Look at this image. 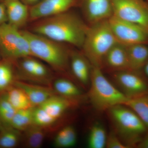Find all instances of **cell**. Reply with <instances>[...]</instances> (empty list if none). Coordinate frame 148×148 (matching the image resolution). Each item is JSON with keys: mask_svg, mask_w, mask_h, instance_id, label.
I'll return each instance as SVG.
<instances>
[{"mask_svg": "<svg viewBox=\"0 0 148 148\" xmlns=\"http://www.w3.org/2000/svg\"><path fill=\"white\" fill-rule=\"evenodd\" d=\"M88 26L69 10L35 21L32 32L56 41L82 48Z\"/></svg>", "mask_w": 148, "mask_h": 148, "instance_id": "cell-1", "label": "cell"}, {"mask_svg": "<svg viewBox=\"0 0 148 148\" xmlns=\"http://www.w3.org/2000/svg\"><path fill=\"white\" fill-rule=\"evenodd\" d=\"M108 19L88 26L82 47L84 54L92 66L101 69L106 54L117 43Z\"/></svg>", "mask_w": 148, "mask_h": 148, "instance_id": "cell-2", "label": "cell"}, {"mask_svg": "<svg viewBox=\"0 0 148 148\" xmlns=\"http://www.w3.org/2000/svg\"><path fill=\"white\" fill-rule=\"evenodd\" d=\"M29 42L32 56L45 62L55 71H66L70 53L62 43L29 31H21Z\"/></svg>", "mask_w": 148, "mask_h": 148, "instance_id": "cell-3", "label": "cell"}, {"mask_svg": "<svg viewBox=\"0 0 148 148\" xmlns=\"http://www.w3.org/2000/svg\"><path fill=\"white\" fill-rule=\"evenodd\" d=\"M115 133L125 145L140 143L148 127L137 114L125 105H116L108 110Z\"/></svg>", "mask_w": 148, "mask_h": 148, "instance_id": "cell-4", "label": "cell"}, {"mask_svg": "<svg viewBox=\"0 0 148 148\" xmlns=\"http://www.w3.org/2000/svg\"><path fill=\"white\" fill-rule=\"evenodd\" d=\"M88 97L98 111L108 110L118 105H124L128 98L107 79L101 69L92 66Z\"/></svg>", "mask_w": 148, "mask_h": 148, "instance_id": "cell-5", "label": "cell"}, {"mask_svg": "<svg viewBox=\"0 0 148 148\" xmlns=\"http://www.w3.org/2000/svg\"><path fill=\"white\" fill-rule=\"evenodd\" d=\"M0 52L3 59L14 63L32 56L29 42L21 31L7 22L0 25Z\"/></svg>", "mask_w": 148, "mask_h": 148, "instance_id": "cell-6", "label": "cell"}, {"mask_svg": "<svg viewBox=\"0 0 148 148\" xmlns=\"http://www.w3.org/2000/svg\"><path fill=\"white\" fill-rule=\"evenodd\" d=\"M15 64L17 80L51 87L54 80L52 71L39 59L29 56L18 59Z\"/></svg>", "mask_w": 148, "mask_h": 148, "instance_id": "cell-7", "label": "cell"}, {"mask_svg": "<svg viewBox=\"0 0 148 148\" xmlns=\"http://www.w3.org/2000/svg\"><path fill=\"white\" fill-rule=\"evenodd\" d=\"M113 15L139 25L148 32V6L142 0H110Z\"/></svg>", "mask_w": 148, "mask_h": 148, "instance_id": "cell-8", "label": "cell"}, {"mask_svg": "<svg viewBox=\"0 0 148 148\" xmlns=\"http://www.w3.org/2000/svg\"><path fill=\"white\" fill-rule=\"evenodd\" d=\"M108 21L118 42L125 46L148 43V32L143 27L114 15Z\"/></svg>", "mask_w": 148, "mask_h": 148, "instance_id": "cell-9", "label": "cell"}, {"mask_svg": "<svg viewBox=\"0 0 148 148\" xmlns=\"http://www.w3.org/2000/svg\"><path fill=\"white\" fill-rule=\"evenodd\" d=\"M113 78L119 90L128 99L136 98L148 94V84L135 71H116Z\"/></svg>", "mask_w": 148, "mask_h": 148, "instance_id": "cell-10", "label": "cell"}, {"mask_svg": "<svg viewBox=\"0 0 148 148\" xmlns=\"http://www.w3.org/2000/svg\"><path fill=\"white\" fill-rule=\"evenodd\" d=\"M76 0H41L29 7V20L36 21L70 10Z\"/></svg>", "mask_w": 148, "mask_h": 148, "instance_id": "cell-11", "label": "cell"}, {"mask_svg": "<svg viewBox=\"0 0 148 148\" xmlns=\"http://www.w3.org/2000/svg\"><path fill=\"white\" fill-rule=\"evenodd\" d=\"M85 17L90 24L109 19L113 15L110 0H81Z\"/></svg>", "mask_w": 148, "mask_h": 148, "instance_id": "cell-12", "label": "cell"}, {"mask_svg": "<svg viewBox=\"0 0 148 148\" xmlns=\"http://www.w3.org/2000/svg\"><path fill=\"white\" fill-rule=\"evenodd\" d=\"M7 23L18 29L29 20V7L21 0H3Z\"/></svg>", "mask_w": 148, "mask_h": 148, "instance_id": "cell-13", "label": "cell"}, {"mask_svg": "<svg viewBox=\"0 0 148 148\" xmlns=\"http://www.w3.org/2000/svg\"><path fill=\"white\" fill-rule=\"evenodd\" d=\"M13 85L24 90L34 107L40 106L51 96L58 95L50 86L29 83L17 80L14 82Z\"/></svg>", "mask_w": 148, "mask_h": 148, "instance_id": "cell-14", "label": "cell"}, {"mask_svg": "<svg viewBox=\"0 0 148 148\" xmlns=\"http://www.w3.org/2000/svg\"><path fill=\"white\" fill-rule=\"evenodd\" d=\"M70 64L72 73L77 80L83 86H87L90 84L92 67L84 54L77 52L70 53Z\"/></svg>", "mask_w": 148, "mask_h": 148, "instance_id": "cell-15", "label": "cell"}, {"mask_svg": "<svg viewBox=\"0 0 148 148\" xmlns=\"http://www.w3.org/2000/svg\"><path fill=\"white\" fill-rule=\"evenodd\" d=\"M104 64L115 72L130 71L125 46L119 42L114 45L106 54Z\"/></svg>", "mask_w": 148, "mask_h": 148, "instance_id": "cell-16", "label": "cell"}, {"mask_svg": "<svg viewBox=\"0 0 148 148\" xmlns=\"http://www.w3.org/2000/svg\"><path fill=\"white\" fill-rule=\"evenodd\" d=\"M76 100L55 95L39 106L56 119L59 120L66 111L76 104Z\"/></svg>", "mask_w": 148, "mask_h": 148, "instance_id": "cell-17", "label": "cell"}, {"mask_svg": "<svg viewBox=\"0 0 148 148\" xmlns=\"http://www.w3.org/2000/svg\"><path fill=\"white\" fill-rule=\"evenodd\" d=\"M130 70L137 71L145 66L148 61V47L144 44L125 46Z\"/></svg>", "mask_w": 148, "mask_h": 148, "instance_id": "cell-18", "label": "cell"}, {"mask_svg": "<svg viewBox=\"0 0 148 148\" xmlns=\"http://www.w3.org/2000/svg\"><path fill=\"white\" fill-rule=\"evenodd\" d=\"M46 129L33 123L22 132L21 142L23 146L29 148L40 147L46 137Z\"/></svg>", "mask_w": 148, "mask_h": 148, "instance_id": "cell-19", "label": "cell"}, {"mask_svg": "<svg viewBox=\"0 0 148 148\" xmlns=\"http://www.w3.org/2000/svg\"><path fill=\"white\" fill-rule=\"evenodd\" d=\"M51 87L58 95L77 100L82 95V92L73 82L64 78L53 80Z\"/></svg>", "mask_w": 148, "mask_h": 148, "instance_id": "cell-20", "label": "cell"}, {"mask_svg": "<svg viewBox=\"0 0 148 148\" xmlns=\"http://www.w3.org/2000/svg\"><path fill=\"white\" fill-rule=\"evenodd\" d=\"M3 92L9 102L16 110L34 107L26 92L18 86L13 85Z\"/></svg>", "mask_w": 148, "mask_h": 148, "instance_id": "cell-21", "label": "cell"}, {"mask_svg": "<svg viewBox=\"0 0 148 148\" xmlns=\"http://www.w3.org/2000/svg\"><path fill=\"white\" fill-rule=\"evenodd\" d=\"M14 63L4 59L0 61V92H5L16 80Z\"/></svg>", "mask_w": 148, "mask_h": 148, "instance_id": "cell-22", "label": "cell"}, {"mask_svg": "<svg viewBox=\"0 0 148 148\" xmlns=\"http://www.w3.org/2000/svg\"><path fill=\"white\" fill-rule=\"evenodd\" d=\"M77 141V134L75 127L71 125H66L56 135L53 145L56 148L72 147L75 145Z\"/></svg>", "mask_w": 148, "mask_h": 148, "instance_id": "cell-23", "label": "cell"}, {"mask_svg": "<svg viewBox=\"0 0 148 148\" xmlns=\"http://www.w3.org/2000/svg\"><path fill=\"white\" fill-rule=\"evenodd\" d=\"M21 132L11 126L3 125L0 131V148H14L22 141Z\"/></svg>", "mask_w": 148, "mask_h": 148, "instance_id": "cell-24", "label": "cell"}, {"mask_svg": "<svg viewBox=\"0 0 148 148\" xmlns=\"http://www.w3.org/2000/svg\"><path fill=\"white\" fill-rule=\"evenodd\" d=\"M106 130L102 124L95 123L90 127L88 139V146L90 148L106 147L107 138Z\"/></svg>", "mask_w": 148, "mask_h": 148, "instance_id": "cell-25", "label": "cell"}, {"mask_svg": "<svg viewBox=\"0 0 148 148\" xmlns=\"http://www.w3.org/2000/svg\"><path fill=\"white\" fill-rule=\"evenodd\" d=\"M124 105L134 111L148 128V94L128 99Z\"/></svg>", "mask_w": 148, "mask_h": 148, "instance_id": "cell-26", "label": "cell"}, {"mask_svg": "<svg viewBox=\"0 0 148 148\" xmlns=\"http://www.w3.org/2000/svg\"><path fill=\"white\" fill-rule=\"evenodd\" d=\"M34 108L16 110L11 123L10 126L21 132L31 126L33 124Z\"/></svg>", "mask_w": 148, "mask_h": 148, "instance_id": "cell-27", "label": "cell"}, {"mask_svg": "<svg viewBox=\"0 0 148 148\" xmlns=\"http://www.w3.org/2000/svg\"><path fill=\"white\" fill-rule=\"evenodd\" d=\"M16 110L9 102L4 92L0 95V121L4 126H10Z\"/></svg>", "mask_w": 148, "mask_h": 148, "instance_id": "cell-28", "label": "cell"}, {"mask_svg": "<svg viewBox=\"0 0 148 148\" xmlns=\"http://www.w3.org/2000/svg\"><path fill=\"white\" fill-rule=\"evenodd\" d=\"M58 120L48 114L39 106L33 108V123L47 128L52 126Z\"/></svg>", "mask_w": 148, "mask_h": 148, "instance_id": "cell-29", "label": "cell"}, {"mask_svg": "<svg viewBox=\"0 0 148 148\" xmlns=\"http://www.w3.org/2000/svg\"><path fill=\"white\" fill-rule=\"evenodd\" d=\"M106 147L108 148H127L126 145L122 142L114 132L112 131L107 136Z\"/></svg>", "mask_w": 148, "mask_h": 148, "instance_id": "cell-30", "label": "cell"}, {"mask_svg": "<svg viewBox=\"0 0 148 148\" xmlns=\"http://www.w3.org/2000/svg\"><path fill=\"white\" fill-rule=\"evenodd\" d=\"M7 22V17L3 3L0 2V25Z\"/></svg>", "mask_w": 148, "mask_h": 148, "instance_id": "cell-31", "label": "cell"}, {"mask_svg": "<svg viewBox=\"0 0 148 148\" xmlns=\"http://www.w3.org/2000/svg\"><path fill=\"white\" fill-rule=\"evenodd\" d=\"M138 147L140 148H148V135L140 142Z\"/></svg>", "mask_w": 148, "mask_h": 148, "instance_id": "cell-32", "label": "cell"}, {"mask_svg": "<svg viewBox=\"0 0 148 148\" xmlns=\"http://www.w3.org/2000/svg\"><path fill=\"white\" fill-rule=\"evenodd\" d=\"M21 1L25 4L30 7L39 2L41 0H21Z\"/></svg>", "mask_w": 148, "mask_h": 148, "instance_id": "cell-33", "label": "cell"}, {"mask_svg": "<svg viewBox=\"0 0 148 148\" xmlns=\"http://www.w3.org/2000/svg\"><path fill=\"white\" fill-rule=\"evenodd\" d=\"M145 71L146 75L148 76V61L145 66Z\"/></svg>", "mask_w": 148, "mask_h": 148, "instance_id": "cell-34", "label": "cell"}, {"mask_svg": "<svg viewBox=\"0 0 148 148\" xmlns=\"http://www.w3.org/2000/svg\"><path fill=\"white\" fill-rule=\"evenodd\" d=\"M3 125L2 124L1 122L0 121V131H1V130L2 127Z\"/></svg>", "mask_w": 148, "mask_h": 148, "instance_id": "cell-35", "label": "cell"}, {"mask_svg": "<svg viewBox=\"0 0 148 148\" xmlns=\"http://www.w3.org/2000/svg\"><path fill=\"white\" fill-rule=\"evenodd\" d=\"M2 59V57L1 54V52H0V61H1Z\"/></svg>", "mask_w": 148, "mask_h": 148, "instance_id": "cell-36", "label": "cell"}, {"mask_svg": "<svg viewBox=\"0 0 148 148\" xmlns=\"http://www.w3.org/2000/svg\"><path fill=\"white\" fill-rule=\"evenodd\" d=\"M3 0H0V2H3Z\"/></svg>", "mask_w": 148, "mask_h": 148, "instance_id": "cell-37", "label": "cell"}]
</instances>
